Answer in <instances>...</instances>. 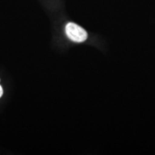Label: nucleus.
<instances>
[{
  "instance_id": "f03ea898",
  "label": "nucleus",
  "mask_w": 155,
  "mask_h": 155,
  "mask_svg": "<svg viewBox=\"0 0 155 155\" xmlns=\"http://www.w3.org/2000/svg\"><path fill=\"white\" fill-rule=\"evenodd\" d=\"M2 94H3V90H2V86H0V97L2 96Z\"/></svg>"
},
{
  "instance_id": "f257e3e1",
  "label": "nucleus",
  "mask_w": 155,
  "mask_h": 155,
  "mask_svg": "<svg viewBox=\"0 0 155 155\" xmlns=\"http://www.w3.org/2000/svg\"><path fill=\"white\" fill-rule=\"evenodd\" d=\"M65 32L67 38L74 43H83L88 40L87 31L74 22H68L65 25Z\"/></svg>"
}]
</instances>
